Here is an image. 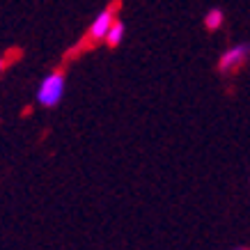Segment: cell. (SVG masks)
Wrapping results in <instances>:
<instances>
[{"label": "cell", "mask_w": 250, "mask_h": 250, "mask_svg": "<svg viewBox=\"0 0 250 250\" xmlns=\"http://www.w3.org/2000/svg\"><path fill=\"white\" fill-rule=\"evenodd\" d=\"M236 250H250V248H236Z\"/></svg>", "instance_id": "cell-6"}, {"label": "cell", "mask_w": 250, "mask_h": 250, "mask_svg": "<svg viewBox=\"0 0 250 250\" xmlns=\"http://www.w3.org/2000/svg\"><path fill=\"white\" fill-rule=\"evenodd\" d=\"M250 55V44H236L232 46L229 51H225L223 53V58H220V71H232V69H236L239 64H243V62L248 60Z\"/></svg>", "instance_id": "cell-3"}, {"label": "cell", "mask_w": 250, "mask_h": 250, "mask_svg": "<svg viewBox=\"0 0 250 250\" xmlns=\"http://www.w3.org/2000/svg\"><path fill=\"white\" fill-rule=\"evenodd\" d=\"M117 21L115 19V5H110V7H106L104 12H99V16L92 21L90 25V32H87V37L92 39V42H99V39H106L108 30L113 28V23Z\"/></svg>", "instance_id": "cell-2"}, {"label": "cell", "mask_w": 250, "mask_h": 250, "mask_svg": "<svg viewBox=\"0 0 250 250\" xmlns=\"http://www.w3.org/2000/svg\"><path fill=\"white\" fill-rule=\"evenodd\" d=\"M223 12H220L218 7H213V9H209L207 12V16H205V25L209 28V30H216V28H220V23H223Z\"/></svg>", "instance_id": "cell-5"}, {"label": "cell", "mask_w": 250, "mask_h": 250, "mask_svg": "<svg viewBox=\"0 0 250 250\" xmlns=\"http://www.w3.org/2000/svg\"><path fill=\"white\" fill-rule=\"evenodd\" d=\"M122 37H124V23L120 21V19H117V21L113 23V28H110V30H108V35H106V42L110 46H117L122 42Z\"/></svg>", "instance_id": "cell-4"}, {"label": "cell", "mask_w": 250, "mask_h": 250, "mask_svg": "<svg viewBox=\"0 0 250 250\" xmlns=\"http://www.w3.org/2000/svg\"><path fill=\"white\" fill-rule=\"evenodd\" d=\"M62 94H64V76L60 71H53L39 83V90H37V101L42 104L44 108H53L60 104Z\"/></svg>", "instance_id": "cell-1"}]
</instances>
